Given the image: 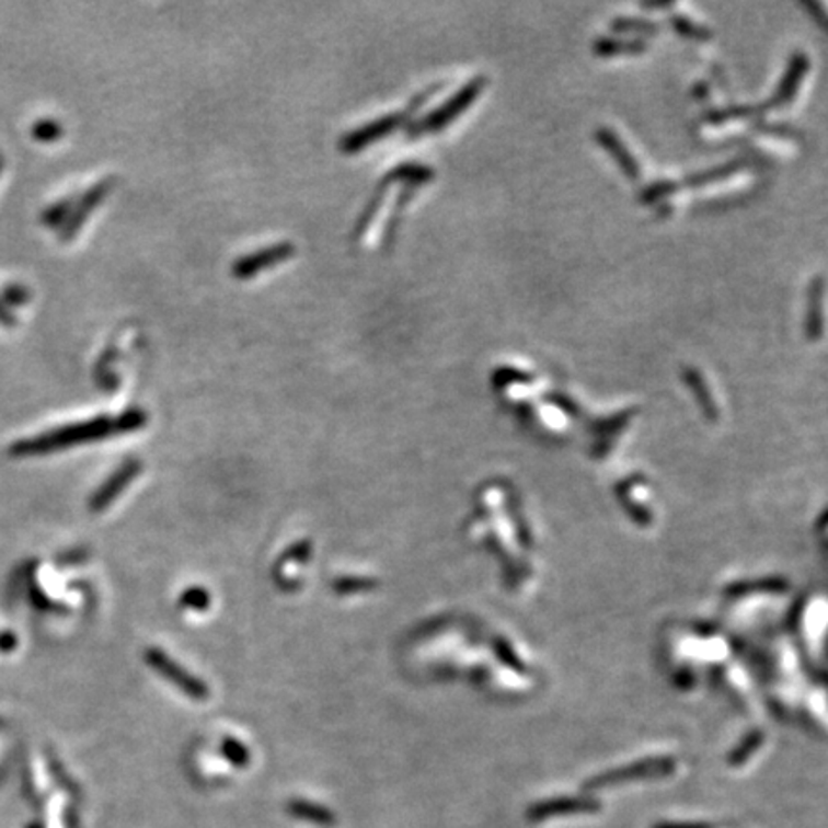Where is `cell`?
<instances>
[{
    "instance_id": "obj_1",
    "label": "cell",
    "mask_w": 828,
    "mask_h": 828,
    "mask_svg": "<svg viewBox=\"0 0 828 828\" xmlns=\"http://www.w3.org/2000/svg\"><path fill=\"white\" fill-rule=\"evenodd\" d=\"M146 424V414L142 411H129L122 416H100L94 421L77 422L64 428L54 429L48 434L23 439L12 447V455L27 457V455H43V452L60 451L73 445L87 444L102 437L125 434L140 428Z\"/></svg>"
},
{
    "instance_id": "obj_2",
    "label": "cell",
    "mask_w": 828,
    "mask_h": 828,
    "mask_svg": "<svg viewBox=\"0 0 828 828\" xmlns=\"http://www.w3.org/2000/svg\"><path fill=\"white\" fill-rule=\"evenodd\" d=\"M436 89H429V91L422 92L421 96H416V100H413L403 112L383 115L380 119L368 123L365 127H359V129L347 133V135L342 138L340 148L347 153L359 152V150L367 148V146L372 145L376 140H380V138L386 137V135H390V133H393V130L401 127V125H405V123L411 119V115L418 110V106H422V104L429 99V94L436 91Z\"/></svg>"
},
{
    "instance_id": "obj_3",
    "label": "cell",
    "mask_w": 828,
    "mask_h": 828,
    "mask_svg": "<svg viewBox=\"0 0 828 828\" xmlns=\"http://www.w3.org/2000/svg\"><path fill=\"white\" fill-rule=\"evenodd\" d=\"M485 83H487L485 77H475V79H472L462 91L457 92L452 99H449L447 104L437 107L436 112H432L426 117H422L421 122L413 123L409 127V137H421V135H426V133H437V130L447 127L452 119H457L462 112H467V107L480 96V92L483 91Z\"/></svg>"
},
{
    "instance_id": "obj_4",
    "label": "cell",
    "mask_w": 828,
    "mask_h": 828,
    "mask_svg": "<svg viewBox=\"0 0 828 828\" xmlns=\"http://www.w3.org/2000/svg\"><path fill=\"white\" fill-rule=\"evenodd\" d=\"M146 662H148L156 671H160L165 679L173 682L175 687H179L183 692H186L188 697L196 698V700H204V698L209 697V692H207V687L204 682L198 681L196 677H192L186 669H183V667L179 666L176 662H173V658H169L168 654H163V652L158 651V648H152V651L146 652Z\"/></svg>"
},
{
    "instance_id": "obj_5",
    "label": "cell",
    "mask_w": 828,
    "mask_h": 828,
    "mask_svg": "<svg viewBox=\"0 0 828 828\" xmlns=\"http://www.w3.org/2000/svg\"><path fill=\"white\" fill-rule=\"evenodd\" d=\"M294 253H296V248L288 244V242L271 245V248H265V250H260V252H253L250 255H245V257H240L234 263L232 273L238 278H252L260 271H265V268L273 267L276 263H283L284 260H288Z\"/></svg>"
},
{
    "instance_id": "obj_6",
    "label": "cell",
    "mask_w": 828,
    "mask_h": 828,
    "mask_svg": "<svg viewBox=\"0 0 828 828\" xmlns=\"http://www.w3.org/2000/svg\"><path fill=\"white\" fill-rule=\"evenodd\" d=\"M738 168H740V161H733V163H727L723 168H715L713 171L702 173V175L689 176V179H685L681 183L654 184L648 191L643 192V199L646 198L651 202V199L662 198V196L671 194V192L681 191L685 186H702V184L710 183V181H717V179H723V176L735 173V171H738Z\"/></svg>"
},
{
    "instance_id": "obj_7",
    "label": "cell",
    "mask_w": 828,
    "mask_h": 828,
    "mask_svg": "<svg viewBox=\"0 0 828 828\" xmlns=\"http://www.w3.org/2000/svg\"><path fill=\"white\" fill-rule=\"evenodd\" d=\"M809 68V60L807 56L802 53L794 54L792 60H790L789 71L782 79L779 89L774 92L773 99H771V106H784L789 104L790 100L794 99V94L797 92V87L802 83L805 73Z\"/></svg>"
},
{
    "instance_id": "obj_8",
    "label": "cell",
    "mask_w": 828,
    "mask_h": 828,
    "mask_svg": "<svg viewBox=\"0 0 828 828\" xmlns=\"http://www.w3.org/2000/svg\"><path fill=\"white\" fill-rule=\"evenodd\" d=\"M138 470H140V464H138V462H129V464L119 468V470L115 472L114 478H110V480L100 487L99 493L92 497L91 510H96V513H99L102 508H106V506L110 505L119 493H122V490H125V487L129 485L130 480L137 475Z\"/></svg>"
},
{
    "instance_id": "obj_9",
    "label": "cell",
    "mask_w": 828,
    "mask_h": 828,
    "mask_svg": "<svg viewBox=\"0 0 828 828\" xmlns=\"http://www.w3.org/2000/svg\"><path fill=\"white\" fill-rule=\"evenodd\" d=\"M597 140L600 145L605 146L606 152H610L613 160L618 161L621 171L629 176V179H639L641 176V168L636 163L635 158L631 156L628 148L621 142V138L610 129L597 130Z\"/></svg>"
},
{
    "instance_id": "obj_10",
    "label": "cell",
    "mask_w": 828,
    "mask_h": 828,
    "mask_svg": "<svg viewBox=\"0 0 828 828\" xmlns=\"http://www.w3.org/2000/svg\"><path fill=\"white\" fill-rule=\"evenodd\" d=\"M820 299H823V278H815L809 288L807 301V317H805V332L809 340H819L823 332V314H820Z\"/></svg>"
},
{
    "instance_id": "obj_11",
    "label": "cell",
    "mask_w": 828,
    "mask_h": 828,
    "mask_svg": "<svg viewBox=\"0 0 828 828\" xmlns=\"http://www.w3.org/2000/svg\"><path fill=\"white\" fill-rule=\"evenodd\" d=\"M646 45L643 41H613V38H600L595 43V54L598 56H616V54L643 53Z\"/></svg>"
},
{
    "instance_id": "obj_12",
    "label": "cell",
    "mask_w": 828,
    "mask_h": 828,
    "mask_svg": "<svg viewBox=\"0 0 828 828\" xmlns=\"http://www.w3.org/2000/svg\"><path fill=\"white\" fill-rule=\"evenodd\" d=\"M671 25H674L677 33H681L682 37L700 38V41H705V38L712 37L710 31L700 27V25H697L694 22H690V20L682 18V15H675V18H671Z\"/></svg>"
},
{
    "instance_id": "obj_13",
    "label": "cell",
    "mask_w": 828,
    "mask_h": 828,
    "mask_svg": "<svg viewBox=\"0 0 828 828\" xmlns=\"http://www.w3.org/2000/svg\"><path fill=\"white\" fill-rule=\"evenodd\" d=\"M612 27L616 31H635V33H646V35H652V33H656L658 31V25L656 23L646 22V20H631V18H621V20H616V22H612Z\"/></svg>"
}]
</instances>
